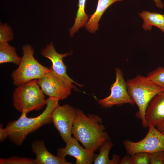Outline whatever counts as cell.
Returning <instances> with one entry per match:
<instances>
[{
  "mask_svg": "<svg viewBox=\"0 0 164 164\" xmlns=\"http://www.w3.org/2000/svg\"><path fill=\"white\" fill-rule=\"evenodd\" d=\"M0 43H8L14 39V33L11 27L0 22Z\"/></svg>",
  "mask_w": 164,
  "mask_h": 164,
  "instance_id": "obj_21",
  "label": "cell"
},
{
  "mask_svg": "<svg viewBox=\"0 0 164 164\" xmlns=\"http://www.w3.org/2000/svg\"><path fill=\"white\" fill-rule=\"evenodd\" d=\"M9 137V134L6 129L3 128L0 124V142H2L4 141Z\"/></svg>",
  "mask_w": 164,
  "mask_h": 164,
  "instance_id": "obj_24",
  "label": "cell"
},
{
  "mask_svg": "<svg viewBox=\"0 0 164 164\" xmlns=\"http://www.w3.org/2000/svg\"><path fill=\"white\" fill-rule=\"evenodd\" d=\"M148 132L142 140L135 142L124 141L123 144L128 155H132L140 152L148 153L164 151V135L152 125L149 126Z\"/></svg>",
  "mask_w": 164,
  "mask_h": 164,
  "instance_id": "obj_7",
  "label": "cell"
},
{
  "mask_svg": "<svg viewBox=\"0 0 164 164\" xmlns=\"http://www.w3.org/2000/svg\"><path fill=\"white\" fill-rule=\"evenodd\" d=\"M156 6L160 9L162 8L163 7V5L161 2V0H153Z\"/></svg>",
  "mask_w": 164,
  "mask_h": 164,
  "instance_id": "obj_27",
  "label": "cell"
},
{
  "mask_svg": "<svg viewBox=\"0 0 164 164\" xmlns=\"http://www.w3.org/2000/svg\"><path fill=\"white\" fill-rule=\"evenodd\" d=\"M64 148H58L56 156L62 158H65L69 155L75 158L76 164H92L96 154L80 145L78 141L71 137L66 143Z\"/></svg>",
  "mask_w": 164,
  "mask_h": 164,
  "instance_id": "obj_10",
  "label": "cell"
},
{
  "mask_svg": "<svg viewBox=\"0 0 164 164\" xmlns=\"http://www.w3.org/2000/svg\"><path fill=\"white\" fill-rule=\"evenodd\" d=\"M133 164H150L149 154L146 152H140L131 155Z\"/></svg>",
  "mask_w": 164,
  "mask_h": 164,
  "instance_id": "obj_22",
  "label": "cell"
},
{
  "mask_svg": "<svg viewBox=\"0 0 164 164\" xmlns=\"http://www.w3.org/2000/svg\"><path fill=\"white\" fill-rule=\"evenodd\" d=\"M32 152L36 155L35 164H70L65 158L55 156L46 149L43 140L33 141L31 145Z\"/></svg>",
  "mask_w": 164,
  "mask_h": 164,
  "instance_id": "obj_13",
  "label": "cell"
},
{
  "mask_svg": "<svg viewBox=\"0 0 164 164\" xmlns=\"http://www.w3.org/2000/svg\"><path fill=\"white\" fill-rule=\"evenodd\" d=\"M72 52L61 54L56 50L53 43L51 42L44 48L42 49L41 54L43 57L49 59L52 62V69L57 74L73 83L80 87L82 85L76 83L69 77L67 73V66L63 61V58L71 54Z\"/></svg>",
  "mask_w": 164,
  "mask_h": 164,
  "instance_id": "obj_11",
  "label": "cell"
},
{
  "mask_svg": "<svg viewBox=\"0 0 164 164\" xmlns=\"http://www.w3.org/2000/svg\"><path fill=\"white\" fill-rule=\"evenodd\" d=\"M51 70L37 79V83L45 95L49 97L63 100L69 95L72 88L76 87L72 82Z\"/></svg>",
  "mask_w": 164,
  "mask_h": 164,
  "instance_id": "obj_6",
  "label": "cell"
},
{
  "mask_svg": "<svg viewBox=\"0 0 164 164\" xmlns=\"http://www.w3.org/2000/svg\"><path fill=\"white\" fill-rule=\"evenodd\" d=\"M46 101L45 109L39 116L29 118L27 117V114L22 113L18 119L8 122L5 128L11 142L17 145H21L28 135L41 127L52 123V115L59 106V100L57 98L49 97Z\"/></svg>",
  "mask_w": 164,
  "mask_h": 164,
  "instance_id": "obj_2",
  "label": "cell"
},
{
  "mask_svg": "<svg viewBox=\"0 0 164 164\" xmlns=\"http://www.w3.org/2000/svg\"><path fill=\"white\" fill-rule=\"evenodd\" d=\"M115 71L116 80L111 85L110 94L99 100L98 103L104 108H110L115 105L120 106L125 104L133 105L135 103L128 92L122 71L119 68H116Z\"/></svg>",
  "mask_w": 164,
  "mask_h": 164,
  "instance_id": "obj_8",
  "label": "cell"
},
{
  "mask_svg": "<svg viewBox=\"0 0 164 164\" xmlns=\"http://www.w3.org/2000/svg\"><path fill=\"white\" fill-rule=\"evenodd\" d=\"M17 87L12 95L13 105L19 112L27 114L39 110L46 105V99L37 79Z\"/></svg>",
  "mask_w": 164,
  "mask_h": 164,
  "instance_id": "obj_4",
  "label": "cell"
},
{
  "mask_svg": "<svg viewBox=\"0 0 164 164\" xmlns=\"http://www.w3.org/2000/svg\"><path fill=\"white\" fill-rule=\"evenodd\" d=\"M122 0H98L95 11L91 16L85 26L86 29L90 33H95L98 29L100 20L107 8L114 3Z\"/></svg>",
  "mask_w": 164,
  "mask_h": 164,
  "instance_id": "obj_14",
  "label": "cell"
},
{
  "mask_svg": "<svg viewBox=\"0 0 164 164\" xmlns=\"http://www.w3.org/2000/svg\"><path fill=\"white\" fill-rule=\"evenodd\" d=\"M86 1V0H79L78 8L74 23L69 29L70 35L71 37H72L80 28L85 26L88 21V16L85 11Z\"/></svg>",
  "mask_w": 164,
  "mask_h": 164,
  "instance_id": "obj_18",
  "label": "cell"
},
{
  "mask_svg": "<svg viewBox=\"0 0 164 164\" xmlns=\"http://www.w3.org/2000/svg\"><path fill=\"white\" fill-rule=\"evenodd\" d=\"M126 83L128 94L138 108L136 116L141 120L143 127H147L145 117L147 107L152 98L164 89L154 84L147 77L139 75Z\"/></svg>",
  "mask_w": 164,
  "mask_h": 164,
  "instance_id": "obj_3",
  "label": "cell"
},
{
  "mask_svg": "<svg viewBox=\"0 0 164 164\" xmlns=\"http://www.w3.org/2000/svg\"><path fill=\"white\" fill-rule=\"evenodd\" d=\"M155 127L158 131L164 135V121L159 123Z\"/></svg>",
  "mask_w": 164,
  "mask_h": 164,
  "instance_id": "obj_26",
  "label": "cell"
},
{
  "mask_svg": "<svg viewBox=\"0 0 164 164\" xmlns=\"http://www.w3.org/2000/svg\"><path fill=\"white\" fill-rule=\"evenodd\" d=\"M119 164H133L131 156L129 155H125L121 159H120Z\"/></svg>",
  "mask_w": 164,
  "mask_h": 164,
  "instance_id": "obj_25",
  "label": "cell"
},
{
  "mask_svg": "<svg viewBox=\"0 0 164 164\" xmlns=\"http://www.w3.org/2000/svg\"><path fill=\"white\" fill-rule=\"evenodd\" d=\"M23 56L18 67L11 74L13 84L16 86L34 79H38L51 69L44 67L34 57V50L29 44L22 48Z\"/></svg>",
  "mask_w": 164,
  "mask_h": 164,
  "instance_id": "obj_5",
  "label": "cell"
},
{
  "mask_svg": "<svg viewBox=\"0 0 164 164\" xmlns=\"http://www.w3.org/2000/svg\"><path fill=\"white\" fill-rule=\"evenodd\" d=\"M163 164H164V163H163Z\"/></svg>",
  "mask_w": 164,
  "mask_h": 164,
  "instance_id": "obj_28",
  "label": "cell"
},
{
  "mask_svg": "<svg viewBox=\"0 0 164 164\" xmlns=\"http://www.w3.org/2000/svg\"><path fill=\"white\" fill-rule=\"evenodd\" d=\"M113 145L110 140L106 141L99 148V153L97 155L94 161V164H117L120 160V156L117 154L113 156L112 159H109V152Z\"/></svg>",
  "mask_w": 164,
  "mask_h": 164,
  "instance_id": "obj_16",
  "label": "cell"
},
{
  "mask_svg": "<svg viewBox=\"0 0 164 164\" xmlns=\"http://www.w3.org/2000/svg\"><path fill=\"white\" fill-rule=\"evenodd\" d=\"M147 77L154 84L164 89V67H159L150 72Z\"/></svg>",
  "mask_w": 164,
  "mask_h": 164,
  "instance_id": "obj_19",
  "label": "cell"
},
{
  "mask_svg": "<svg viewBox=\"0 0 164 164\" xmlns=\"http://www.w3.org/2000/svg\"><path fill=\"white\" fill-rule=\"evenodd\" d=\"M150 164H163L164 151H158L149 153Z\"/></svg>",
  "mask_w": 164,
  "mask_h": 164,
  "instance_id": "obj_23",
  "label": "cell"
},
{
  "mask_svg": "<svg viewBox=\"0 0 164 164\" xmlns=\"http://www.w3.org/2000/svg\"><path fill=\"white\" fill-rule=\"evenodd\" d=\"M147 127L156 126L164 121V90L156 94L149 104L145 113Z\"/></svg>",
  "mask_w": 164,
  "mask_h": 164,
  "instance_id": "obj_12",
  "label": "cell"
},
{
  "mask_svg": "<svg viewBox=\"0 0 164 164\" xmlns=\"http://www.w3.org/2000/svg\"><path fill=\"white\" fill-rule=\"evenodd\" d=\"M102 122L98 115L88 114L87 116L81 110L77 109L72 134L85 148L94 152L110 139Z\"/></svg>",
  "mask_w": 164,
  "mask_h": 164,
  "instance_id": "obj_1",
  "label": "cell"
},
{
  "mask_svg": "<svg viewBox=\"0 0 164 164\" xmlns=\"http://www.w3.org/2000/svg\"><path fill=\"white\" fill-rule=\"evenodd\" d=\"M76 109L68 104L59 106L52 115V123L65 143L72 137Z\"/></svg>",
  "mask_w": 164,
  "mask_h": 164,
  "instance_id": "obj_9",
  "label": "cell"
},
{
  "mask_svg": "<svg viewBox=\"0 0 164 164\" xmlns=\"http://www.w3.org/2000/svg\"><path fill=\"white\" fill-rule=\"evenodd\" d=\"M0 164H35V159L26 157L12 156L7 158H1Z\"/></svg>",
  "mask_w": 164,
  "mask_h": 164,
  "instance_id": "obj_20",
  "label": "cell"
},
{
  "mask_svg": "<svg viewBox=\"0 0 164 164\" xmlns=\"http://www.w3.org/2000/svg\"><path fill=\"white\" fill-rule=\"evenodd\" d=\"M22 57L19 56L15 48L9 43H0V64L11 63L19 65Z\"/></svg>",
  "mask_w": 164,
  "mask_h": 164,
  "instance_id": "obj_17",
  "label": "cell"
},
{
  "mask_svg": "<svg viewBox=\"0 0 164 164\" xmlns=\"http://www.w3.org/2000/svg\"><path fill=\"white\" fill-rule=\"evenodd\" d=\"M138 14L142 19V27L145 31H151L154 26L164 33V15L146 10L142 11Z\"/></svg>",
  "mask_w": 164,
  "mask_h": 164,
  "instance_id": "obj_15",
  "label": "cell"
}]
</instances>
